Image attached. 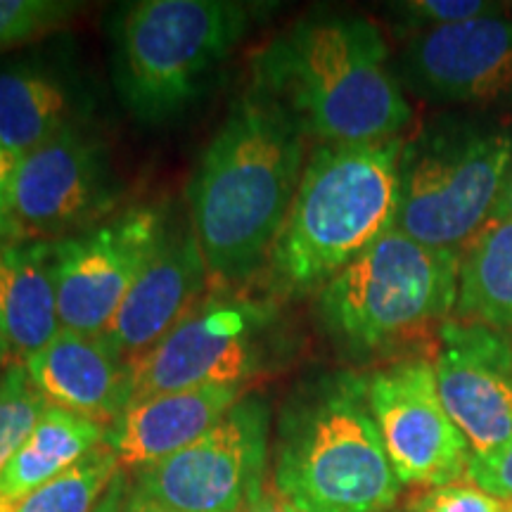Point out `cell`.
<instances>
[{
  "label": "cell",
  "mask_w": 512,
  "mask_h": 512,
  "mask_svg": "<svg viewBox=\"0 0 512 512\" xmlns=\"http://www.w3.org/2000/svg\"><path fill=\"white\" fill-rule=\"evenodd\" d=\"M304 140L268 95L233 100L188 188L192 235L216 280L238 285L268 261L302 181Z\"/></svg>",
  "instance_id": "1"
},
{
  "label": "cell",
  "mask_w": 512,
  "mask_h": 512,
  "mask_svg": "<svg viewBox=\"0 0 512 512\" xmlns=\"http://www.w3.org/2000/svg\"><path fill=\"white\" fill-rule=\"evenodd\" d=\"M252 88L320 145L394 140L413 119L382 31L358 15H311L280 31L252 57Z\"/></svg>",
  "instance_id": "2"
},
{
  "label": "cell",
  "mask_w": 512,
  "mask_h": 512,
  "mask_svg": "<svg viewBox=\"0 0 512 512\" xmlns=\"http://www.w3.org/2000/svg\"><path fill=\"white\" fill-rule=\"evenodd\" d=\"M403 140L318 145L268 254L271 287L285 297L320 292L396 226Z\"/></svg>",
  "instance_id": "3"
},
{
  "label": "cell",
  "mask_w": 512,
  "mask_h": 512,
  "mask_svg": "<svg viewBox=\"0 0 512 512\" xmlns=\"http://www.w3.org/2000/svg\"><path fill=\"white\" fill-rule=\"evenodd\" d=\"M273 489L297 512H387L399 498L366 377L330 373L287 403L273 456Z\"/></svg>",
  "instance_id": "4"
},
{
  "label": "cell",
  "mask_w": 512,
  "mask_h": 512,
  "mask_svg": "<svg viewBox=\"0 0 512 512\" xmlns=\"http://www.w3.org/2000/svg\"><path fill=\"white\" fill-rule=\"evenodd\" d=\"M256 19L238 0H136L110 19L112 81L145 126L181 117L233 57Z\"/></svg>",
  "instance_id": "5"
},
{
  "label": "cell",
  "mask_w": 512,
  "mask_h": 512,
  "mask_svg": "<svg viewBox=\"0 0 512 512\" xmlns=\"http://www.w3.org/2000/svg\"><path fill=\"white\" fill-rule=\"evenodd\" d=\"M460 256L392 228L318 292L320 325L354 358L401 347L456 309Z\"/></svg>",
  "instance_id": "6"
},
{
  "label": "cell",
  "mask_w": 512,
  "mask_h": 512,
  "mask_svg": "<svg viewBox=\"0 0 512 512\" xmlns=\"http://www.w3.org/2000/svg\"><path fill=\"white\" fill-rule=\"evenodd\" d=\"M512 166V136L465 117L427 121L403 140L396 226L422 245L463 252L491 219Z\"/></svg>",
  "instance_id": "7"
},
{
  "label": "cell",
  "mask_w": 512,
  "mask_h": 512,
  "mask_svg": "<svg viewBox=\"0 0 512 512\" xmlns=\"http://www.w3.org/2000/svg\"><path fill=\"white\" fill-rule=\"evenodd\" d=\"M273 313L268 302L245 297L202 299L155 347L128 363V406L211 384L247 387L264 368Z\"/></svg>",
  "instance_id": "8"
},
{
  "label": "cell",
  "mask_w": 512,
  "mask_h": 512,
  "mask_svg": "<svg viewBox=\"0 0 512 512\" xmlns=\"http://www.w3.org/2000/svg\"><path fill=\"white\" fill-rule=\"evenodd\" d=\"M119 183L110 150L76 126L19 159L5 195V240L60 242L105 221Z\"/></svg>",
  "instance_id": "9"
},
{
  "label": "cell",
  "mask_w": 512,
  "mask_h": 512,
  "mask_svg": "<svg viewBox=\"0 0 512 512\" xmlns=\"http://www.w3.org/2000/svg\"><path fill=\"white\" fill-rule=\"evenodd\" d=\"M268 434V403L242 396L195 444L128 479L138 496L166 512H235L266 489Z\"/></svg>",
  "instance_id": "10"
},
{
  "label": "cell",
  "mask_w": 512,
  "mask_h": 512,
  "mask_svg": "<svg viewBox=\"0 0 512 512\" xmlns=\"http://www.w3.org/2000/svg\"><path fill=\"white\" fill-rule=\"evenodd\" d=\"M166 233L164 211L138 204L53 242L62 328L100 337Z\"/></svg>",
  "instance_id": "11"
},
{
  "label": "cell",
  "mask_w": 512,
  "mask_h": 512,
  "mask_svg": "<svg viewBox=\"0 0 512 512\" xmlns=\"http://www.w3.org/2000/svg\"><path fill=\"white\" fill-rule=\"evenodd\" d=\"M368 406L401 486L458 484L472 451L444 408L434 363L403 358L366 377Z\"/></svg>",
  "instance_id": "12"
},
{
  "label": "cell",
  "mask_w": 512,
  "mask_h": 512,
  "mask_svg": "<svg viewBox=\"0 0 512 512\" xmlns=\"http://www.w3.org/2000/svg\"><path fill=\"white\" fill-rule=\"evenodd\" d=\"M401 86L430 102L482 105L512 98V10L415 31L399 57Z\"/></svg>",
  "instance_id": "13"
},
{
  "label": "cell",
  "mask_w": 512,
  "mask_h": 512,
  "mask_svg": "<svg viewBox=\"0 0 512 512\" xmlns=\"http://www.w3.org/2000/svg\"><path fill=\"white\" fill-rule=\"evenodd\" d=\"M444 408L472 458L494 456L512 437V337L479 323L439 325L434 358Z\"/></svg>",
  "instance_id": "14"
},
{
  "label": "cell",
  "mask_w": 512,
  "mask_h": 512,
  "mask_svg": "<svg viewBox=\"0 0 512 512\" xmlns=\"http://www.w3.org/2000/svg\"><path fill=\"white\" fill-rule=\"evenodd\" d=\"M207 278V261L192 228L169 230L100 339L128 366L155 347L192 306L202 302Z\"/></svg>",
  "instance_id": "15"
},
{
  "label": "cell",
  "mask_w": 512,
  "mask_h": 512,
  "mask_svg": "<svg viewBox=\"0 0 512 512\" xmlns=\"http://www.w3.org/2000/svg\"><path fill=\"white\" fill-rule=\"evenodd\" d=\"M242 396L245 384H211L136 401L107 425L105 446L119 470H145L195 444Z\"/></svg>",
  "instance_id": "16"
},
{
  "label": "cell",
  "mask_w": 512,
  "mask_h": 512,
  "mask_svg": "<svg viewBox=\"0 0 512 512\" xmlns=\"http://www.w3.org/2000/svg\"><path fill=\"white\" fill-rule=\"evenodd\" d=\"M24 368L43 399L60 411L107 427L128 406V370L100 337L62 328Z\"/></svg>",
  "instance_id": "17"
},
{
  "label": "cell",
  "mask_w": 512,
  "mask_h": 512,
  "mask_svg": "<svg viewBox=\"0 0 512 512\" xmlns=\"http://www.w3.org/2000/svg\"><path fill=\"white\" fill-rule=\"evenodd\" d=\"M93 102L64 69L41 62L0 67V140L22 159L76 126H88Z\"/></svg>",
  "instance_id": "18"
},
{
  "label": "cell",
  "mask_w": 512,
  "mask_h": 512,
  "mask_svg": "<svg viewBox=\"0 0 512 512\" xmlns=\"http://www.w3.org/2000/svg\"><path fill=\"white\" fill-rule=\"evenodd\" d=\"M62 332L53 242H0V344L24 363Z\"/></svg>",
  "instance_id": "19"
},
{
  "label": "cell",
  "mask_w": 512,
  "mask_h": 512,
  "mask_svg": "<svg viewBox=\"0 0 512 512\" xmlns=\"http://www.w3.org/2000/svg\"><path fill=\"white\" fill-rule=\"evenodd\" d=\"M107 427L50 406L24 446L0 472V512H15L38 489L55 482L105 444Z\"/></svg>",
  "instance_id": "20"
},
{
  "label": "cell",
  "mask_w": 512,
  "mask_h": 512,
  "mask_svg": "<svg viewBox=\"0 0 512 512\" xmlns=\"http://www.w3.org/2000/svg\"><path fill=\"white\" fill-rule=\"evenodd\" d=\"M453 318L512 330V221H486L460 256Z\"/></svg>",
  "instance_id": "21"
},
{
  "label": "cell",
  "mask_w": 512,
  "mask_h": 512,
  "mask_svg": "<svg viewBox=\"0 0 512 512\" xmlns=\"http://www.w3.org/2000/svg\"><path fill=\"white\" fill-rule=\"evenodd\" d=\"M117 472V458L102 444L55 482L31 494L15 512H93Z\"/></svg>",
  "instance_id": "22"
},
{
  "label": "cell",
  "mask_w": 512,
  "mask_h": 512,
  "mask_svg": "<svg viewBox=\"0 0 512 512\" xmlns=\"http://www.w3.org/2000/svg\"><path fill=\"white\" fill-rule=\"evenodd\" d=\"M50 403L38 392L24 363H10L0 373V472L24 446Z\"/></svg>",
  "instance_id": "23"
},
{
  "label": "cell",
  "mask_w": 512,
  "mask_h": 512,
  "mask_svg": "<svg viewBox=\"0 0 512 512\" xmlns=\"http://www.w3.org/2000/svg\"><path fill=\"white\" fill-rule=\"evenodd\" d=\"M79 8L69 0H0V53L50 34Z\"/></svg>",
  "instance_id": "24"
},
{
  "label": "cell",
  "mask_w": 512,
  "mask_h": 512,
  "mask_svg": "<svg viewBox=\"0 0 512 512\" xmlns=\"http://www.w3.org/2000/svg\"><path fill=\"white\" fill-rule=\"evenodd\" d=\"M503 8V3H486V0H406V3H394L392 12L401 19L403 27L427 31L472 22Z\"/></svg>",
  "instance_id": "25"
},
{
  "label": "cell",
  "mask_w": 512,
  "mask_h": 512,
  "mask_svg": "<svg viewBox=\"0 0 512 512\" xmlns=\"http://www.w3.org/2000/svg\"><path fill=\"white\" fill-rule=\"evenodd\" d=\"M411 512H512V501L486 494L475 484H448L427 489L411 501Z\"/></svg>",
  "instance_id": "26"
},
{
  "label": "cell",
  "mask_w": 512,
  "mask_h": 512,
  "mask_svg": "<svg viewBox=\"0 0 512 512\" xmlns=\"http://www.w3.org/2000/svg\"><path fill=\"white\" fill-rule=\"evenodd\" d=\"M467 479L486 494L512 501V437L494 456L482 460L472 458L467 467Z\"/></svg>",
  "instance_id": "27"
},
{
  "label": "cell",
  "mask_w": 512,
  "mask_h": 512,
  "mask_svg": "<svg viewBox=\"0 0 512 512\" xmlns=\"http://www.w3.org/2000/svg\"><path fill=\"white\" fill-rule=\"evenodd\" d=\"M93 512H166L157 508L155 503L145 501L143 496H138V491L133 489L131 479L124 470H119L114 479L107 486V491L102 494L98 508Z\"/></svg>",
  "instance_id": "28"
},
{
  "label": "cell",
  "mask_w": 512,
  "mask_h": 512,
  "mask_svg": "<svg viewBox=\"0 0 512 512\" xmlns=\"http://www.w3.org/2000/svg\"><path fill=\"white\" fill-rule=\"evenodd\" d=\"M235 512H297V510H294L292 505L271 486V489H264L254 498V501L242 505V508Z\"/></svg>",
  "instance_id": "29"
},
{
  "label": "cell",
  "mask_w": 512,
  "mask_h": 512,
  "mask_svg": "<svg viewBox=\"0 0 512 512\" xmlns=\"http://www.w3.org/2000/svg\"><path fill=\"white\" fill-rule=\"evenodd\" d=\"M489 221H512V166L508 171V178H505L501 195H498L496 207L491 211Z\"/></svg>",
  "instance_id": "30"
},
{
  "label": "cell",
  "mask_w": 512,
  "mask_h": 512,
  "mask_svg": "<svg viewBox=\"0 0 512 512\" xmlns=\"http://www.w3.org/2000/svg\"><path fill=\"white\" fill-rule=\"evenodd\" d=\"M17 162H19V159H17L15 155H12V152L8 150V147H5L3 140H0V174H3L5 178H8V181H10L12 171H15Z\"/></svg>",
  "instance_id": "31"
},
{
  "label": "cell",
  "mask_w": 512,
  "mask_h": 512,
  "mask_svg": "<svg viewBox=\"0 0 512 512\" xmlns=\"http://www.w3.org/2000/svg\"><path fill=\"white\" fill-rule=\"evenodd\" d=\"M5 195H8V178L0 174V221L5 223Z\"/></svg>",
  "instance_id": "32"
},
{
  "label": "cell",
  "mask_w": 512,
  "mask_h": 512,
  "mask_svg": "<svg viewBox=\"0 0 512 512\" xmlns=\"http://www.w3.org/2000/svg\"><path fill=\"white\" fill-rule=\"evenodd\" d=\"M10 358H8V354H5V349H3V344H0V370H5L10 366Z\"/></svg>",
  "instance_id": "33"
},
{
  "label": "cell",
  "mask_w": 512,
  "mask_h": 512,
  "mask_svg": "<svg viewBox=\"0 0 512 512\" xmlns=\"http://www.w3.org/2000/svg\"><path fill=\"white\" fill-rule=\"evenodd\" d=\"M3 240H5V223L0 221V242H3Z\"/></svg>",
  "instance_id": "34"
}]
</instances>
